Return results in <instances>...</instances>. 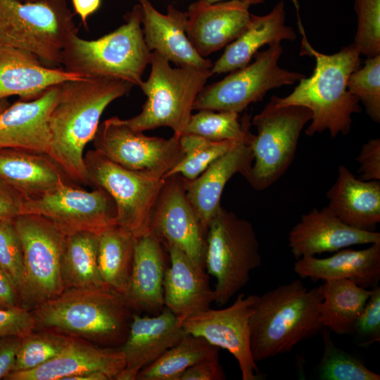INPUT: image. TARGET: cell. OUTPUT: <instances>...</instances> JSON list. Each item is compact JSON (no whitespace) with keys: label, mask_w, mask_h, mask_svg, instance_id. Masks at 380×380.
Wrapping results in <instances>:
<instances>
[{"label":"cell","mask_w":380,"mask_h":380,"mask_svg":"<svg viewBox=\"0 0 380 380\" xmlns=\"http://www.w3.org/2000/svg\"><path fill=\"white\" fill-rule=\"evenodd\" d=\"M179 138L146 136L114 116L99 125L93 141L96 151L118 165L163 179L184 158Z\"/></svg>","instance_id":"obj_13"},{"label":"cell","mask_w":380,"mask_h":380,"mask_svg":"<svg viewBox=\"0 0 380 380\" xmlns=\"http://www.w3.org/2000/svg\"><path fill=\"white\" fill-rule=\"evenodd\" d=\"M322 297L319 287L308 289L296 279L258 296L250 319L251 350L254 360L287 353L316 336Z\"/></svg>","instance_id":"obj_4"},{"label":"cell","mask_w":380,"mask_h":380,"mask_svg":"<svg viewBox=\"0 0 380 380\" xmlns=\"http://www.w3.org/2000/svg\"><path fill=\"white\" fill-rule=\"evenodd\" d=\"M8 102L6 99L0 101V113L8 106Z\"/></svg>","instance_id":"obj_51"},{"label":"cell","mask_w":380,"mask_h":380,"mask_svg":"<svg viewBox=\"0 0 380 380\" xmlns=\"http://www.w3.org/2000/svg\"><path fill=\"white\" fill-rule=\"evenodd\" d=\"M293 271L314 281L345 279L372 289L380 280V243L360 250L346 248L325 258H300L295 262Z\"/></svg>","instance_id":"obj_28"},{"label":"cell","mask_w":380,"mask_h":380,"mask_svg":"<svg viewBox=\"0 0 380 380\" xmlns=\"http://www.w3.org/2000/svg\"><path fill=\"white\" fill-rule=\"evenodd\" d=\"M289 246L298 260L355 245L380 243V233L360 230L340 220L327 206L301 216L289 233Z\"/></svg>","instance_id":"obj_18"},{"label":"cell","mask_w":380,"mask_h":380,"mask_svg":"<svg viewBox=\"0 0 380 380\" xmlns=\"http://www.w3.org/2000/svg\"><path fill=\"white\" fill-rule=\"evenodd\" d=\"M71 1L75 13L80 16L83 26L88 30V18L99 9L101 4V0Z\"/></svg>","instance_id":"obj_49"},{"label":"cell","mask_w":380,"mask_h":380,"mask_svg":"<svg viewBox=\"0 0 380 380\" xmlns=\"http://www.w3.org/2000/svg\"><path fill=\"white\" fill-rule=\"evenodd\" d=\"M75 33L67 0H0V49L25 50L47 65H60L64 46Z\"/></svg>","instance_id":"obj_7"},{"label":"cell","mask_w":380,"mask_h":380,"mask_svg":"<svg viewBox=\"0 0 380 380\" xmlns=\"http://www.w3.org/2000/svg\"><path fill=\"white\" fill-rule=\"evenodd\" d=\"M250 6L237 0L191 4L186 33L199 55L205 58L234 41L250 23Z\"/></svg>","instance_id":"obj_17"},{"label":"cell","mask_w":380,"mask_h":380,"mask_svg":"<svg viewBox=\"0 0 380 380\" xmlns=\"http://www.w3.org/2000/svg\"><path fill=\"white\" fill-rule=\"evenodd\" d=\"M219 353L203 338L187 333L158 360L143 368L139 380H179L183 373L201 360Z\"/></svg>","instance_id":"obj_34"},{"label":"cell","mask_w":380,"mask_h":380,"mask_svg":"<svg viewBox=\"0 0 380 380\" xmlns=\"http://www.w3.org/2000/svg\"><path fill=\"white\" fill-rule=\"evenodd\" d=\"M258 298L257 295L239 293L227 308H209L182 322L186 332L228 350L238 362L242 380L264 379L251 350L250 319Z\"/></svg>","instance_id":"obj_15"},{"label":"cell","mask_w":380,"mask_h":380,"mask_svg":"<svg viewBox=\"0 0 380 380\" xmlns=\"http://www.w3.org/2000/svg\"><path fill=\"white\" fill-rule=\"evenodd\" d=\"M84 77L44 64L36 55L19 49H0V101L11 96L30 101L49 88Z\"/></svg>","instance_id":"obj_23"},{"label":"cell","mask_w":380,"mask_h":380,"mask_svg":"<svg viewBox=\"0 0 380 380\" xmlns=\"http://www.w3.org/2000/svg\"><path fill=\"white\" fill-rule=\"evenodd\" d=\"M308 108L296 105L280 106L272 99L252 125L257 134H251L248 144L253 162L245 179L256 191H262L277 182L292 163L304 126L311 120Z\"/></svg>","instance_id":"obj_9"},{"label":"cell","mask_w":380,"mask_h":380,"mask_svg":"<svg viewBox=\"0 0 380 380\" xmlns=\"http://www.w3.org/2000/svg\"><path fill=\"white\" fill-rule=\"evenodd\" d=\"M13 223L23 253L22 298L36 307L65 290L61 270L68 236L52 221L38 215L21 214Z\"/></svg>","instance_id":"obj_12"},{"label":"cell","mask_w":380,"mask_h":380,"mask_svg":"<svg viewBox=\"0 0 380 380\" xmlns=\"http://www.w3.org/2000/svg\"><path fill=\"white\" fill-rule=\"evenodd\" d=\"M71 336L53 331H31L22 338L11 372L34 369L58 355Z\"/></svg>","instance_id":"obj_38"},{"label":"cell","mask_w":380,"mask_h":380,"mask_svg":"<svg viewBox=\"0 0 380 380\" xmlns=\"http://www.w3.org/2000/svg\"><path fill=\"white\" fill-rule=\"evenodd\" d=\"M319 289L322 297L319 308L322 327L339 335L353 332L372 289L345 279L325 280Z\"/></svg>","instance_id":"obj_31"},{"label":"cell","mask_w":380,"mask_h":380,"mask_svg":"<svg viewBox=\"0 0 380 380\" xmlns=\"http://www.w3.org/2000/svg\"><path fill=\"white\" fill-rule=\"evenodd\" d=\"M99 235L81 232L68 236L62 262L65 289L105 287L98 268Z\"/></svg>","instance_id":"obj_33"},{"label":"cell","mask_w":380,"mask_h":380,"mask_svg":"<svg viewBox=\"0 0 380 380\" xmlns=\"http://www.w3.org/2000/svg\"><path fill=\"white\" fill-rule=\"evenodd\" d=\"M23 337L8 336L0 338V379L12 371Z\"/></svg>","instance_id":"obj_47"},{"label":"cell","mask_w":380,"mask_h":380,"mask_svg":"<svg viewBox=\"0 0 380 380\" xmlns=\"http://www.w3.org/2000/svg\"><path fill=\"white\" fill-rule=\"evenodd\" d=\"M132 309L123 295L106 287L70 288L36 306L32 315L36 326L119 348L129 331Z\"/></svg>","instance_id":"obj_3"},{"label":"cell","mask_w":380,"mask_h":380,"mask_svg":"<svg viewBox=\"0 0 380 380\" xmlns=\"http://www.w3.org/2000/svg\"><path fill=\"white\" fill-rule=\"evenodd\" d=\"M133 86L101 77H83L61 84V95L50 116L51 140L46 155L70 182L89 186L84 149L93 140L106 107L127 94Z\"/></svg>","instance_id":"obj_1"},{"label":"cell","mask_w":380,"mask_h":380,"mask_svg":"<svg viewBox=\"0 0 380 380\" xmlns=\"http://www.w3.org/2000/svg\"><path fill=\"white\" fill-rule=\"evenodd\" d=\"M226 375L220 362L219 353L207 357L189 367L179 380H224Z\"/></svg>","instance_id":"obj_45"},{"label":"cell","mask_w":380,"mask_h":380,"mask_svg":"<svg viewBox=\"0 0 380 380\" xmlns=\"http://www.w3.org/2000/svg\"><path fill=\"white\" fill-rule=\"evenodd\" d=\"M324 352L318 365L322 380H379L380 375L369 369L360 360L337 347L325 327L321 330Z\"/></svg>","instance_id":"obj_37"},{"label":"cell","mask_w":380,"mask_h":380,"mask_svg":"<svg viewBox=\"0 0 380 380\" xmlns=\"http://www.w3.org/2000/svg\"><path fill=\"white\" fill-rule=\"evenodd\" d=\"M0 178L26 199L70 182L46 154L18 148L0 149Z\"/></svg>","instance_id":"obj_30"},{"label":"cell","mask_w":380,"mask_h":380,"mask_svg":"<svg viewBox=\"0 0 380 380\" xmlns=\"http://www.w3.org/2000/svg\"><path fill=\"white\" fill-rule=\"evenodd\" d=\"M353 332L362 340L361 346H368L380 340V287L372 293L354 325Z\"/></svg>","instance_id":"obj_42"},{"label":"cell","mask_w":380,"mask_h":380,"mask_svg":"<svg viewBox=\"0 0 380 380\" xmlns=\"http://www.w3.org/2000/svg\"><path fill=\"white\" fill-rule=\"evenodd\" d=\"M283 53L280 42L258 51L254 61L231 72L222 80L204 86L195 99L194 110L231 111L240 113L251 103L263 99L276 88L291 85L305 75L279 65Z\"/></svg>","instance_id":"obj_10"},{"label":"cell","mask_w":380,"mask_h":380,"mask_svg":"<svg viewBox=\"0 0 380 380\" xmlns=\"http://www.w3.org/2000/svg\"><path fill=\"white\" fill-rule=\"evenodd\" d=\"M347 88L365 108L370 119L380 122V54L367 58L348 77Z\"/></svg>","instance_id":"obj_39"},{"label":"cell","mask_w":380,"mask_h":380,"mask_svg":"<svg viewBox=\"0 0 380 380\" xmlns=\"http://www.w3.org/2000/svg\"><path fill=\"white\" fill-rule=\"evenodd\" d=\"M125 367L120 348L105 347L81 338H71L56 357L32 369L11 372L8 380H69L78 374L102 372L116 379Z\"/></svg>","instance_id":"obj_20"},{"label":"cell","mask_w":380,"mask_h":380,"mask_svg":"<svg viewBox=\"0 0 380 380\" xmlns=\"http://www.w3.org/2000/svg\"><path fill=\"white\" fill-rule=\"evenodd\" d=\"M124 18V24L96 39L72 34L63 51V68L84 77H108L139 86L151 56L144 37L140 4Z\"/></svg>","instance_id":"obj_5"},{"label":"cell","mask_w":380,"mask_h":380,"mask_svg":"<svg viewBox=\"0 0 380 380\" xmlns=\"http://www.w3.org/2000/svg\"><path fill=\"white\" fill-rule=\"evenodd\" d=\"M23 2H37V1H42V0H20Z\"/></svg>","instance_id":"obj_52"},{"label":"cell","mask_w":380,"mask_h":380,"mask_svg":"<svg viewBox=\"0 0 380 380\" xmlns=\"http://www.w3.org/2000/svg\"><path fill=\"white\" fill-rule=\"evenodd\" d=\"M150 232L165 248L179 249L205 269L207 229L187 198L184 179L180 175L164 178L153 210Z\"/></svg>","instance_id":"obj_16"},{"label":"cell","mask_w":380,"mask_h":380,"mask_svg":"<svg viewBox=\"0 0 380 380\" xmlns=\"http://www.w3.org/2000/svg\"><path fill=\"white\" fill-rule=\"evenodd\" d=\"M260 244L252 224L219 208L207 230L205 269L215 279L214 301L227 304L260 266Z\"/></svg>","instance_id":"obj_8"},{"label":"cell","mask_w":380,"mask_h":380,"mask_svg":"<svg viewBox=\"0 0 380 380\" xmlns=\"http://www.w3.org/2000/svg\"><path fill=\"white\" fill-rule=\"evenodd\" d=\"M167 250L170 265L163 281L164 306L182 321L210 308L215 297L205 269L179 249L170 246Z\"/></svg>","instance_id":"obj_24"},{"label":"cell","mask_w":380,"mask_h":380,"mask_svg":"<svg viewBox=\"0 0 380 380\" xmlns=\"http://www.w3.org/2000/svg\"><path fill=\"white\" fill-rule=\"evenodd\" d=\"M26 198L0 178V220L14 219L21 215Z\"/></svg>","instance_id":"obj_46"},{"label":"cell","mask_w":380,"mask_h":380,"mask_svg":"<svg viewBox=\"0 0 380 380\" xmlns=\"http://www.w3.org/2000/svg\"><path fill=\"white\" fill-rule=\"evenodd\" d=\"M18 296L13 281L0 266V308H10L18 306Z\"/></svg>","instance_id":"obj_48"},{"label":"cell","mask_w":380,"mask_h":380,"mask_svg":"<svg viewBox=\"0 0 380 380\" xmlns=\"http://www.w3.org/2000/svg\"><path fill=\"white\" fill-rule=\"evenodd\" d=\"M249 127L250 116L246 114L241 122L235 112L200 110L191 114L182 134H196L212 141H248L252 134Z\"/></svg>","instance_id":"obj_35"},{"label":"cell","mask_w":380,"mask_h":380,"mask_svg":"<svg viewBox=\"0 0 380 380\" xmlns=\"http://www.w3.org/2000/svg\"><path fill=\"white\" fill-rule=\"evenodd\" d=\"M355 160L360 165L357 171L361 179L380 181V139H371L364 144Z\"/></svg>","instance_id":"obj_44"},{"label":"cell","mask_w":380,"mask_h":380,"mask_svg":"<svg viewBox=\"0 0 380 380\" xmlns=\"http://www.w3.org/2000/svg\"><path fill=\"white\" fill-rule=\"evenodd\" d=\"M184 158L163 177L175 174L192 180L198 177L216 159L227 152L236 142L234 140L212 141L193 134H182L179 138Z\"/></svg>","instance_id":"obj_36"},{"label":"cell","mask_w":380,"mask_h":380,"mask_svg":"<svg viewBox=\"0 0 380 380\" xmlns=\"http://www.w3.org/2000/svg\"><path fill=\"white\" fill-rule=\"evenodd\" d=\"M284 1L264 15H251L246 29L228 44L211 68L213 75L232 72L248 65L259 49L266 44L296 39L294 30L285 24Z\"/></svg>","instance_id":"obj_29"},{"label":"cell","mask_w":380,"mask_h":380,"mask_svg":"<svg viewBox=\"0 0 380 380\" xmlns=\"http://www.w3.org/2000/svg\"><path fill=\"white\" fill-rule=\"evenodd\" d=\"M165 246L152 232L136 238L125 297L132 309L157 315L164 308Z\"/></svg>","instance_id":"obj_25"},{"label":"cell","mask_w":380,"mask_h":380,"mask_svg":"<svg viewBox=\"0 0 380 380\" xmlns=\"http://www.w3.org/2000/svg\"><path fill=\"white\" fill-rule=\"evenodd\" d=\"M182 320L164 307L157 315L133 314L127 338L120 347L125 367L117 380H135L138 373L158 360L187 332Z\"/></svg>","instance_id":"obj_19"},{"label":"cell","mask_w":380,"mask_h":380,"mask_svg":"<svg viewBox=\"0 0 380 380\" xmlns=\"http://www.w3.org/2000/svg\"><path fill=\"white\" fill-rule=\"evenodd\" d=\"M142 11V30L151 51H156L177 66L210 69L212 62L194 49L186 33L187 13L170 4L161 13L150 0H137Z\"/></svg>","instance_id":"obj_22"},{"label":"cell","mask_w":380,"mask_h":380,"mask_svg":"<svg viewBox=\"0 0 380 380\" xmlns=\"http://www.w3.org/2000/svg\"><path fill=\"white\" fill-rule=\"evenodd\" d=\"M357 27L353 42L367 58L380 54V0H354Z\"/></svg>","instance_id":"obj_40"},{"label":"cell","mask_w":380,"mask_h":380,"mask_svg":"<svg viewBox=\"0 0 380 380\" xmlns=\"http://www.w3.org/2000/svg\"><path fill=\"white\" fill-rule=\"evenodd\" d=\"M0 266L22 298L25 290L23 253L13 219L0 220Z\"/></svg>","instance_id":"obj_41"},{"label":"cell","mask_w":380,"mask_h":380,"mask_svg":"<svg viewBox=\"0 0 380 380\" xmlns=\"http://www.w3.org/2000/svg\"><path fill=\"white\" fill-rule=\"evenodd\" d=\"M61 95V84L38 98L18 100L0 113V149L18 148L46 154L51 144L49 120Z\"/></svg>","instance_id":"obj_21"},{"label":"cell","mask_w":380,"mask_h":380,"mask_svg":"<svg viewBox=\"0 0 380 380\" xmlns=\"http://www.w3.org/2000/svg\"><path fill=\"white\" fill-rule=\"evenodd\" d=\"M296 11L298 27L302 35L300 56L315 58V67L310 77H303L293 91L285 97L272 96L278 105H296L312 112L307 136L329 130L332 138L348 134L352 115L362 112L359 99L347 88L349 76L361 67L360 53L353 43L333 54H324L310 44L300 14L298 0H291Z\"/></svg>","instance_id":"obj_2"},{"label":"cell","mask_w":380,"mask_h":380,"mask_svg":"<svg viewBox=\"0 0 380 380\" xmlns=\"http://www.w3.org/2000/svg\"><path fill=\"white\" fill-rule=\"evenodd\" d=\"M21 214H34L52 221L67 236L81 232L99 235L116 225L117 210L103 189L91 191L66 183L39 197L26 199Z\"/></svg>","instance_id":"obj_14"},{"label":"cell","mask_w":380,"mask_h":380,"mask_svg":"<svg viewBox=\"0 0 380 380\" xmlns=\"http://www.w3.org/2000/svg\"><path fill=\"white\" fill-rule=\"evenodd\" d=\"M327 198L328 208L348 226L373 232L380 222L379 181L358 179L345 165H340Z\"/></svg>","instance_id":"obj_27"},{"label":"cell","mask_w":380,"mask_h":380,"mask_svg":"<svg viewBox=\"0 0 380 380\" xmlns=\"http://www.w3.org/2000/svg\"><path fill=\"white\" fill-rule=\"evenodd\" d=\"M156 51L151 52L148 78L139 86L147 99L139 114L123 122L144 132L160 127L170 128L179 137L191 115L196 98L213 75L211 68H172Z\"/></svg>","instance_id":"obj_6"},{"label":"cell","mask_w":380,"mask_h":380,"mask_svg":"<svg viewBox=\"0 0 380 380\" xmlns=\"http://www.w3.org/2000/svg\"><path fill=\"white\" fill-rule=\"evenodd\" d=\"M84 157L89 186L105 190L115 203L116 225L135 238L148 234L164 179L125 168L95 149Z\"/></svg>","instance_id":"obj_11"},{"label":"cell","mask_w":380,"mask_h":380,"mask_svg":"<svg viewBox=\"0 0 380 380\" xmlns=\"http://www.w3.org/2000/svg\"><path fill=\"white\" fill-rule=\"evenodd\" d=\"M253 162V156L248 141H238L198 177L192 180L184 179L187 198L207 230L221 206L220 198L228 181L238 173L245 177Z\"/></svg>","instance_id":"obj_26"},{"label":"cell","mask_w":380,"mask_h":380,"mask_svg":"<svg viewBox=\"0 0 380 380\" xmlns=\"http://www.w3.org/2000/svg\"><path fill=\"white\" fill-rule=\"evenodd\" d=\"M198 1H204V2H207V3L213 4V3H216V2H219V1H224V0H198ZM237 1L246 2V3L248 4H250L251 6L260 4H262V3L265 2V0H237Z\"/></svg>","instance_id":"obj_50"},{"label":"cell","mask_w":380,"mask_h":380,"mask_svg":"<svg viewBox=\"0 0 380 380\" xmlns=\"http://www.w3.org/2000/svg\"><path fill=\"white\" fill-rule=\"evenodd\" d=\"M36 322L32 312L15 306L0 308V338L8 336H24L33 331Z\"/></svg>","instance_id":"obj_43"},{"label":"cell","mask_w":380,"mask_h":380,"mask_svg":"<svg viewBox=\"0 0 380 380\" xmlns=\"http://www.w3.org/2000/svg\"><path fill=\"white\" fill-rule=\"evenodd\" d=\"M136 238L115 225L99 235L98 268L103 286L125 296L133 262Z\"/></svg>","instance_id":"obj_32"}]
</instances>
